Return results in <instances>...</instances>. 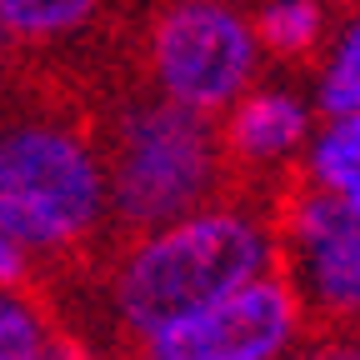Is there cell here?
I'll return each instance as SVG.
<instances>
[{
    "instance_id": "6da1fadb",
    "label": "cell",
    "mask_w": 360,
    "mask_h": 360,
    "mask_svg": "<svg viewBox=\"0 0 360 360\" xmlns=\"http://www.w3.org/2000/svg\"><path fill=\"white\" fill-rule=\"evenodd\" d=\"M276 265V215L250 205H205L150 236H130V245H115L96 270L115 355L175 321L220 305Z\"/></svg>"
},
{
    "instance_id": "7a4b0ae2",
    "label": "cell",
    "mask_w": 360,
    "mask_h": 360,
    "mask_svg": "<svg viewBox=\"0 0 360 360\" xmlns=\"http://www.w3.org/2000/svg\"><path fill=\"white\" fill-rule=\"evenodd\" d=\"M105 225V160L85 115L40 101L0 120V236L25 255L80 265Z\"/></svg>"
},
{
    "instance_id": "3957f363",
    "label": "cell",
    "mask_w": 360,
    "mask_h": 360,
    "mask_svg": "<svg viewBox=\"0 0 360 360\" xmlns=\"http://www.w3.org/2000/svg\"><path fill=\"white\" fill-rule=\"evenodd\" d=\"M105 191L110 225L150 236L210 205L220 186V130L205 115H191L170 101H130L105 130Z\"/></svg>"
},
{
    "instance_id": "277c9868",
    "label": "cell",
    "mask_w": 360,
    "mask_h": 360,
    "mask_svg": "<svg viewBox=\"0 0 360 360\" xmlns=\"http://www.w3.org/2000/svg\"><path fill=\"white\" fill-rule=\"evenodd\" d=\"M146 56L160 101L205 120L231 110L260 70L250 15L231 0H170L150 25Z\"/></svg>"
},
{
    "instance_id": "5b68a950",
    "label": "cell",
    "mask_w": 360,
    "mask_h": 360,
    "mask_svg": "<svg viewBox=\"0 0 360 360\" xmlns=\"http://www.w3.org/2000/svg\"><path fill=\"white\" fill-rule=\"evenodd\" d=\"M270 215L281 240V276L305 305L310 335L360 330V215L310 180L290 186Z\"/></svg>"
},
{
    "instance_id": "8992f818",
    "label": "cell",
    "mask_w": 360,
    "mask_h": 360,
    "mask_svg": "<svg viewBox=\"0 0 360 360\" xmlns=\"http://www.w3.org/2000/svg\"><path fill=\"white\" fill-rule=\"evenodd\" d=\"M305 340V305L276 265L270 276L225 295L220 305L125 345L120 360H295Z\"/></svg>"
},
{
    "instance_id": "52a82bcc",
    "label": "cell",
    "mask_w": 360,
    "mask_h": 360,
    "mask_svg": "<svg viewBox=\"0 0 360 360\" xmlns=\"http://www.w3.org/2000/svg\"><path fill=\"white\" fill-rule=\"evenodd\" d=\"M310 101L290 90H245L220 125V155L255 170V165H290L300 146H310Z\"/></svg>"
},
{
    "instance_id": "ba28073f",
    "label": "cell",
    "mask_w": 360,
    "mask_h": 360,
    "mask_svg": "<svg viewBox=\"0 0 360 360\" xmlns=\"http://www.w3.org/2000/svg\"><path fill=\"white\" fill-rule=\"evenodd\" d=\"M305 180L315 191L335 195L345 210L360 215V115L326 120L310 135V155H305Z\"/></svg>"
},
{
    "instance_id": "9c48e42d",
    "label": "cell",
    "mask_w": 360,
    "mask_h": 360,
    "mask_svg": "<svg viewBox=\"0 0 360 360\" xmlns=\"http://www.w3.org/2000/svg\"><path fill=\"white\" fill-rule=\"evenodd\" d=\"M250 30L276 60H305L326 45V0H265L250 15Z\"/></svg>"
},
{
    "instance_id": "30bf717a",
    "label": "cell",
    "mask_w": 360,
    "mask_h": 360,
    "mask_svg": "<svg viewBox=\"0 0 360 360\" xmlns=\"http://www.w3.org/2000/svg\"><path fill=\"white\" fill-rule=\"evenodd\" d=\"M101 15V0H0V40L56 45Z\"/></svg>"
},
{
    "instance_id": "8fae6325",
    "label": "cell",
    "mask_w": 360,
    "mask_h": 360,
    "mask_svg": "<svg viewBox=\"0 0 360 360\" xmlns=\"http://www.w3.org/2000/svg\"><path fill=\"white\" fill-rule=\"evenodd\" d=\"M315 110L326 120L360 115V11L335 30L321 70H315Z\"/></svg>"
},
{
    "instance_id": "7c38bea8",
    "label": "cell",
    "mask_w": 360,
    "mask_h": 360,
    "mask_svg": "<svg viewBox=\"0 0 360 360\" xmlns=\"http://www.w3.org/2000/svg\"><path fill=\"white\" fill-rule=\"evenodd\" d=\"M0 290H15V295H30L45 305V285L35 281V260L20 245H11L6 236H0Z\"/></svg>"
},
{
    "instance_id": "4fadbf2b",
    "label": "cell",
    "mask_w": 360,
    "mask_h": 360,
    "mask_svg": "<svg viewBox=\"0 0 360 360\" xmlns=\"http://www.w3.org/2000/svg\"><path fill=\"white\" fill-rule=\"evenodd\" d=\"M295 360H360V330H326V335H310Z\"/></svg>"
},
{
    "instance_id": "5bb4252c",
    "label": "cell",
    "mask_w": 360,
    "mask_h": 360,
    "mask_svg": "<svg viewBox=\"0 0 360 360\" xmlns=\"http://www.w3.org/2000/svg\"><path fill=\"white\" fill-rule=\"evenodd\" d=\"M0 45H6V40H0Z\"/></svg>"
}]
</instances>
